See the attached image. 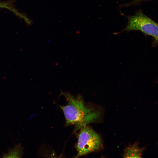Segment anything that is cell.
<instances>
[{"label": "cell", "instance_id": "6", "mask_svg": "<svg viewBox=\"0 0 158 158\" xmlns=\"http://www.w3.org/2000/svg\"><path fill=\"white\" fill-rule=\"evenodd\" d=\"M0 8L8 9L23 19L25 18V15L18 11L10 2L0 1Z\"/></svg>", "mask_w": 158, "mask_h": 158}, {"label": "cell", "instance_id": "5", "mask_svg": "<svg viewBox=\"0 0 158 158\" xmlns=\"http://www.w3.org/2000/svg\"><path fill=\"white\" fill-rule=\"evenodd\" d=\"M23 148L20 143L16 145L13 148L8 149V152L3 153V158H20L23 154Z\"/></svg>", "mask_w": 158, "mask_h": 158}, {"label": "cell", "instance_id": "1", "mask_svg": "<svg viewBox=\"0 0 158 158\" xmlns=\"http://www.w3.org/2000/svg\"><path fill=\"white\" fill-rule=\"evenodd\" d=\"M61 95L67 101L66 105L59 106L64 113L65 126L73 125L74 132L101 118V110L86 102L80 95L75 96L68 92Z\"/></svg>", "mask_w": 158, "mask_h": 158}, {"label": "cell", "instance_id": "4", "mask_svg": "<svg viewBox=\"0 0 158 158\" xmlns=\"http://www.w3.org/2000/svg\"><path fill=\"white\" fill-rule=\"evenodd\" d=\"M144 147H139L138 143L135 142L129 145L124 149L123 154V158H140L142 157Z\"/></svg>", "mask_w": 158, "mask_h": 158}, {"label": "cell", "instance_id": "2", "mask_svg": "<svg viewBox=\"0 0 158 158\" xmlns=\"http://www.w3.org/2000/svg\"><path fill=\"white\" fill-rule=\"evenodd\" d=\"M80 130L75 146L78 152L75 157V158L97 151L102 146V142L100 136L91 128L86 126Z\"/></svg>", "mask_w": 158, "mask_h": 158}, {"label": "cell", "instance_id": "3", "mask_svg": "<svg viewBox=\"0 0 158 158\" xmlns=\"http://www.w3.org/2000/svg\"><path fill=\"white\" fill-rule=\"evenodd\" d=\"M128 23L122 32L138 30L152 37L158 43V24L151 20L140 11L133 16L127 17Z\"/></svg>", "mask_w": 158, "mask_h": 158}, {"label": "cell", "instance_id": "7", "mask_svg": "<svg viewBox=\"0 0 158 158\" xmlns=\"http://www.w3.org/2000/svg\"><path fill=\"white\" fill-rule=\"evenodd\" d=\"M143 0H134V1L130 2V3L128 4H127L126 5H124V6H130L132 5H133L134 4H136L137 3H138L139 2H140V1H141Z\"/></svg>", "mask_w": 158, "mask_h": 158}]
</instances>
